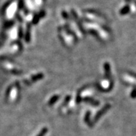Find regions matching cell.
<instances>
[{"label": "cell", "mask_w": 136, "mask_h": 136, "mask_svg": "<svg viewBox=\"0 0 136 136\" xmlns=\"http://www.w3.org/2000/svg\"><path fill=\"white\" fill-rule=\"evenodd\" d=\"M109 108H110V105H109V104H107L106 106H105V107H103V109H102V110H101V111H99V113H97V116H96L95 119V121L97 120V119H99V117H101V115H103V113H105L106 111H107V110H108V109Z\"/></svg>", "instance_id": "6da1fadb"}, {"label": "cell", "mask_w": 136, "mask_h": 136, "mask_svg": "<svg viewBox=\"0 0 136 136\" xmlns=\"http://www.w3.org/2000/svg\"><path fill=\"white\" fill-rule=\"evenodd\" d=\"M128 11H129V8H128V6H126V7H124V8L122 9L120 13L121 14H126Z\"/></svg>", "instance_id": "7a4b0ae2"}, {"label": "cell", "mask_w": 136, "mask_h": 136, "mask_svg": "<svg viewBox=\"0 0 136 136\" xmlns=\"http://www.w3.org/2000/svg\"><path fill=\"white\" fill-rule=\"evenodd\" d=\"M47 131V128H43V130H42V131H41V132L39 133L38 135V136H44V135H45V134H46Z\"/></svg>", "instance_id": "3957f363"}, {"label": "cell", "mask_w": 136, "mask_h": 136, "mask_svg": "<svg viewBox=\"0 0 136 136\" xmlns=\"http://www.w3.org/2000/svg\"><path fill=\"white\" fill-rule=\"evenodd\" d=\"M58 99V96H55L54 97V98H53V100H51L50 101V102H49V103H54L55 101H56L57 99Z\"/></svg>", "instance_id": "277c9868"}]
</instances>
